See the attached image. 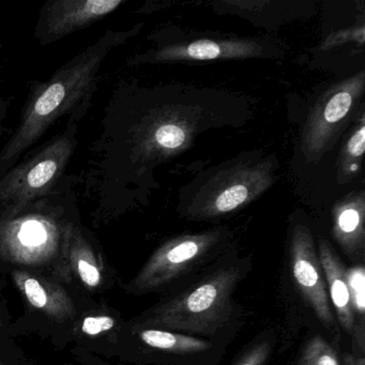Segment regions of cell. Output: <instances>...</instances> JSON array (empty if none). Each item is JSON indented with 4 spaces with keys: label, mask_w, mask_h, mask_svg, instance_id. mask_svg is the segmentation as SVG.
<instances>
[{
    "label": "cell",
    "mask_w": 365,
    "mask_h": 365,
    "mask_svg": "<svg viewBox=\"0 0 365 365\" xmlns=\"http://www.w3.org/2000/svg\"><path fill=\"white\" fill-rule=\"evenodd\" d=\"M133 31H108L58 68L46 81H34L20 120L0 150V176L35 146L61 118L80 123L98 91L102 63Z\"/></svg>",
    "instance_id": "cell-1"
},
{
    "label": "cell",
    "mask_w": 365,
    "mask_h": 365,
    "mask_svg": "<svg viewBox=\"0 0 365 365\" xmlns=\"http://www.w3.org/2000/svg\"><path fill=\"white\" fill-rule=\"evenodd\" d=\"M78 183V176L68 175L46 197L19 210L0 207V273L31 271L68 283L70 235L82 221Z\"/></svg>",
    "instance_id": "cell-2"
},
{
    "label": "cell",
    "mask_w": 365,
    "mask_h": 365,
    "mask_svg": "<svg viewBox=\"0 0 365 365\" xmlns=\"http://www.w3.org/2000/svg\"><path fill=\"white\" fill-rule=\"evenodd\" d=\"M10 279L20 294L23 313L12 322V339L35 334L57 350L71 346L72 329L86 297L56 277L31 271H14Z\"/></svg>",
    "instance_id": "cell-3"
},
{
    "label": "cell",
    "mask_w": 365,
    "mask_h": 365,
    "mask_svg": "<svg viewBox=\"0 0 365 365\" xmlns=\"http://www.w3.org/2000/svg\"><path fill=\"white\" fill-rule=\"evenodd\" d=\"M78 123L65 128L37 150L27 153L0 176V207L19 210L54 193L68 175V166L78 146Z\"/></svg>",
    "instance_id": "cell-4"
},
{
    "label": "cell",
    "mask_w": 365,
    "mask_h": 365,
    "mask_svg": "<svg viewBox=\"0 0 365 365\" xmlns=\"http://www.w3.org/2000/svg\"><path fill=\"white\" fill-rule=\"evenodd\" d=\"M364 89V72L344 81L324 93L309 117L303 136L307 155L324 153L332 145Z\"/></svg>",
    "instance_id": "cell-5"
},
{
    "label": "cell",
    "mask_w": 365,
    "mask_h": 365,
    "mask_svg": "<svg viewBox=\"0 0 365 365\" xmlns=\"http://www.w3.org/2000/svg\"><path fill=\"white\" fill-rule=\"evenodd\" d=\"M68 283L78 292L101 298L115 284L114 270L96 235L78 222L70 235L67 251Z\"/></svg>",
    "instance_id": "cell-6"
},
{
    "label": "cell",
    "mask_w": 365,
    "mask_h": 365,
    "mask_svg": "<svg viewBox=\"0 0 365 365\" xmlns=\"http://www.w3.org/2000/svg\"><path fill=\"white\" fill-rule=\"evenodd\" d=\"M125 0H48L40 9L34 37L41 46L93 26L116 11Z\"/></svg>",
    "instance_id": "cell-7"
},
{
    "label": "cell",
    "mask_w": 365,
    "mask_h": 365,
    "mask_svg": "<svg viewBox=\"0 0 365 365\" xmlns=\"http://www.w3.org/2000/svg\"><path fill=\"white\" fill-rule=\"evenodd\" d=\"M125 322L104 299L86 297L72 329L71 346L106 359L116 356Z\"/></svg>",
    "instance_id": "cell-8"
},
{
    "label": "cell",
    "mask_w": 365,
    "mask_h": 365,
    "mask_svg": "<svg viewBox=\"0 0 365 365\" xmlns=\"http://www.w3.org/2000/svg\"><path fill=\"white\" fill-rule=\"evenodd\" d=\"M212 235L185 236L160 247L128 285L132 294H143L168 282L197 259L211 245Z\"/></svg>",
    "instance_id": "cell-9"
},
{
    "label": "cell",
    "mask_w": 365,
    "mask_h": 365,
    "mask_svg": "<svg viewBox=\"0 0 365 365\" xmlns=\"http://www.w3.org/2000/svg\"><path fill=\"white\" fill-rule=\"evenodd\" d=\"M292 273L299 289L311 304L320 320L333 326L332 309L327 292V283L313 237L304 226H296L292 241Z\"/></svg>",
    "instance_id": "cell-10"
},
{
    "label": "cell",
    "mask_w": 365,
    "mask_h": 365,
    "mask_svg": "<svg viewBox=\"0 0 365 365\" xmlns=\"http://www.w3.org/2000/svg\"><path fill=\"white\" fill-rule=\"evenodd\" d=\"M266 181L260 168L230 173L221 185L215 183L211 192L205 194V209L212 215L230 212L259 193Z\"/></svg>",
    "instance_id": "cell-11"
},
{
    "label": "cell",
    "mask_w": 365,
    "mask_h": 365,
    "mask_svg": "<svg viewBox=\"0 0 365 365\" xmlns=\"http://www.w3.org/2000/svg\"><path fill=\"white\" fill-rule=\"evenodd\" d=\"M319 262L337 317L341 326L350 332L354 327V312L350 302L346 271L332 247L322 239L319 241Z\"/></svg>",
    "instance_id": "cell-12"
},
{
    "label": "cell",
    "mask_w": 365,
    "mask_h": 365,
    "mask_svg": "<svg viewBox=\"0 0 365 365\" xmlns=\"http://www.w3.org/2000/svg\"><path fill=\"white\" fill-rule=\"evenodd\" d=\"M255 46L242 42H215L200 40L187 46L168 48L159 54L161 59L187 58L194 61H212L223 57L247 56L253 54Z\"/></svg>",
    "instance_id": "cell-13"
},
{
    "label": "cell",
    "mask_w": 365,
    "mask_h": 365,
    "mask_svg": "<svg viewBox=\"0 0 365 365\" xmlns=\"http://www.w3.org/2000/svg\"><path fill=\"white\" fill-rule=\"evenodd\" d=\"M335 238L346 249H354L364 237V198L350 197L335 209Z\"/></svg>",
    "instance_id": "cell-14"
},
{
    "label": "cell",
    "mask_w": 365,
    "mask_h": 365,
    "mask_svg": "<svg viewBox=\"0 0 365 365\" xmlns=\"http://www.w3.org/2000/svg\"><path fill=\"white\" fill-rule=\"evenodd\" d=\"M221 296L220 281L208 282L192 292L183 300V309L191 314H202L208 311L219 300Z\"/></svg>",
    "instance_id": "cell-15"
},
{
    "label": "cell",
    "mask_w": 365,
    "mask_h": 365,
    "mask_svg": "<svg viewBox=\"0 0 365 365\" xmlns=\"http://www.w3.org/2000/svg\"><path fill=\"white\" fill-rule=\"evenodd\" d=\"M350 302L360 315L365 311V270L362 266L354 267L346 271Z\"/></svg>",
    "instance_id": "cell-16"
},
{
    "label": "cell",
    "mask_w": 365,
    "mask_h": 365,
    "mask_svg": "<svg viewBox=\"0 0 365 365\" xmlns=\"http://www.w3.org/2000/svg\"><path fill=\"white\" fill-rule=\"evenodd\" d=\"M304 365H339L334 352L322 339H314L307 346Z\"/></svg>",
    "instance_id": "cell-17"
},
{
    "label": "cell",
    "mask_w": 365,
    "mask_h": 365,
    "mask_svg": "<svg viewBox=\"0 0 365 365\" xmlns=\"http://www.w3.org/2000/svg\"><path fill=\"white\" fill-rule=\"evenodd\" d=\"M0 365H31L20 346L9 335L0 334Z\"/></svg>",
    "instance_id": "cell-18"
},
{
    "label": "cell",
    "mask_w": 365,
    "mask_h": 365,
    "mask_svg": "<svg viewBox=\"0 0 365 365\" xmlns=\"http://www.w3.org/2000/svg\"><path fill=\"white\" fill-rule=\"evenodd\" d=\"M70 354H72V360L67 365H113L106 359L91 354L76 346H71Z\"/></svg>",
    "instance_id": "cell-19"
},
{
    "label": "cell",
    "mask_w": 365,
    "mask_h": 365,
    "mask_svg": "<svg viewBox=\"0 0 365 365\" xmlns=\"http://www.w3.org/2000/svg\"><path fill=\"white\" fill-rule=\"evenodd\" d=\"M365 149V127L361 125L358 131L348 140L346 146V158L350 160L360 159Z\"/></svg>",
    "instance_id": "cell-20"
},
{
    "label": "cell",
    "mask_w": 365,
    "mask_h": 365,
    "mask_svg": "<svg viewBox=\"0 0 365 365\" xmlns=\"http://www.w3.org/2000/svg\"><path fill=\"white\" fill-rule=\"evenodd\" d=\"M12 322L14 319H12L11 314L8 309L7 303H6L5 299L0 296V334L9 335V329Z\"/></svg>",
    "instance_id": "cell-21"
},
{
    "label": "cell",
    "mask_w": 365,
    "mask_h": 365,
    "mask_svg": "<svg viewBox=\"0 0 365 365\" xmlns=\"http://www.w3.org/2000/svg\"><path fill=\"white\" fill-rule=\"evenodd\" d=\"M11 98H0V138L5 134L6 118H7L8 110L11 106Z\"/></svg>",
    "instance_id": "cell-22"
},
{
    "label": "cell",
    "mask_w": 365,
    "mask_h": 365,
    "mask_svg": "<svg viewBox=\"0 0 365 365\" xmlns=\"http://www.w3.org/2000/svg\"><path fill=\"white\" fill-rule=\"evenodd\" d=\"M264 356H266V354H264V350H260L257 354H253L249 360L241 363L240 365H260L264 361Z\"/></svg>",
    "instance_id": "cell-23"
},
{
    "label": "cell",
    "mask_w": 365,
    "mask_h": 365,
    "mask_svg": "<svg viewBox=\"0 0 365 365\" xmlns=\"http://www.w3.org/2000/svg\"><path fill=\"white\" fill-rule=\"evenodd\" d=\"M3 48V42H1V38H0V48Z\"/></svg>",
    "instance_id": "cell-24"
}]
</instances>
